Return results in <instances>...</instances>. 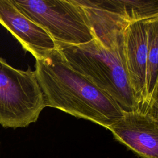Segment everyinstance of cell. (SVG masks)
I'll list each match as a JSON object with an SVG mask.
<instances>
[{"mask_svg":"<svg viewBox=\"0 0 158 158\" xmlns=\"http://www.w3.org/2000/svg\"><path fill=\"white\" fill-rule=\"evenodd\" d=\"M0 24L36 60L45 57L57 48L52 38L42 27L20 12L11 0H0Z\"/></svg>","mask_w":158,"mask_h":158,"instance_id":"obj_8","label":"cell"},{"mask_svg":"<svg viewBox=\"0 0 158 158\" xmlns=\"http://www.w3.org/2000/svg\"><path fill=\"white\" fill-rule=\"evenodd\" d=\"M158 78V17L148 20V52L146 70V106L151 98Z\"/></svg>","mask_w":158,"mask_h":158,"instance_id":"obj_9","label":"cell"},{"mask_svg":"<svg viewBox=\"0 0 158 158\" xmlns=\"http://www.w3.org/2000/svg\"><path fill=\"white\" fill-rule=\"evenodd\" d=\"M84 12L94 38L114 43L129 22L158 17V0H73Z\"/></svg>","mask_w":158,"mask_h":158,"instance_id":"obj_5","label":"cell"},{"mask_svg":"<svg viewBox=\"0 0 158 158\" xmlns=\"http://www.w3.org/2000/svg\"><path fill=\"white\" fill-rule=\"evenodd\" d=\"M143 107L148 109L151 112L158 116V78L149 103L146 106H143Z\"/></svg>","mask_w":158,"mask_h":158,"instance_id":"obj_10","label":"cell"},{"mask_svg":"<svg viewBox=\"0 0 158 158\" xmlns=\"http://www.w3.org/2000/svg\"><path fill=\"white\" fill-rule=\"evenodd\" d=\"M108 130L140 158H158V116L148 109L124 112Z\"/></svg>","mask_w":158,"mask_h":158,"instance_id":"obj_6","label":"cell"},{"mask_svg":"<svg viewBox=\"0 0 158 158\" xmlns=\"http://www.w3.org/2000/svg\"><path fill=\"white\" fill-rule=\"evenodd\" d=\"M33 22L42 27L56 44L80 45L94 39L81 9L73 0H11Z\"/></svg>","mask_w":158,"mask_h":158,"instance_id":"obj_4","label":"cell"},{"mask_svg":"<svg viewBox=\"0 0 158 158\" xmlns=\"http://www.w3.org/2000/svg\"><path fill=\"white\" fill-rule=\"evenodd\" d=\"M68 64L113 99L124 112L139 107L125 70L122 44L109 49L96 39L80 45L57 43Z\"/></svg>","mask_w":158,"mask_h":158,"instance_id":"obj_2","label":"cell"},{"mask_svg":"<svg viewBox=\"0 0 158 158\" xmlns=\"http://www.w3.org/2000/svg\"><path fill=\"white\" fill-rule=\"evenodd\" d=\"M44 107L35 70L15 69L0 57V125L26 127L36 122Z\"/></svg>","mask_w":158,"mask_h":158,"instance_id":"obj_3","label":"cell"},{"mask_svg":"<svg viewBox=\"0 0 158 158\" xmlns=\"http://www.w3.org/2000/svg\"><path fill=\"white\" fill-rule=\"evenodd\" d=\"M35 72L46 107L58 109L107 129L123 115L121 107L73 70L57 48L36 60Z\"/></svg>","mask_w":158,"mask_h":158,"instance_id":"obj_1","label":"cell"},{"mask_svg":"<svg viewBox=\"0 0 158 158\" xmlns=\"http://www.w3.org/2000/svg\"><path fill=\"white\" fill-rule=\"evenodd\" d=\"M148 20L128 23L122 36L125 67L139 107L146 101Z\"/></svg>","mask_w":158,"mask_h":158,"instance_id":"obj_7","label":"cell"}]
</instances>
